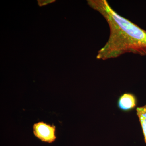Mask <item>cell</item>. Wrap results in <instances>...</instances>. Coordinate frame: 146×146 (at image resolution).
Returning a JSON list of instances; mask_svg holds the SVG:
<instances>
[{"instance_id":"1","label":"cell","mask_w":146,"mask_h":146,"mask_svg":"<svg viewBox=\"0 0 146 146\" xmlns=\"http://www.w3.org/2000/svg\"><path fill=\"white\" fill-rule=\"evenodd\" d=\"M88 5L100 13L110 29L109 39L98 52V60L117 58L126 53L146 56V31L121 16L106 0H88Z\"/></svg>"},{"instance_id":"2","label":"cell","mask_w":146,"mask_h":146,"mask_svg":"<svg viewBox=\"0 0 146 146\" xmlns=\"http://www.w3.org/2000/svg\"><path fill=\"white\" fill-rule=\"evenodd\" d=\"M33 131L35 137L42 142L52 143L56 139V127L43 121L35 123L33 126Z\"/></svg>"},{"instance_id":"3","label":"cell","mask_w":146,"mask_h":146,"mask_svg":"<svg viewBox=\"0 0 146 146\" xmlns=\"http://www.w3.org/2000/svg\"><path fill=\"white\" fill-rule=\"evenodd\" d=\"M137 104V98L132 93H124L120 96L117 101L119 109L125 112L133 110L136 108Z\"/></svg>"},{"instance_id":"4","label":"cell","mask_w":146,"mask_h":146,"mask_svg":"<svg viewBox=\"0 0 146 146\" xmlns=\"http://www.w3.org/2000/svg\"><path fill=\"white\" fill-rule=\"evenodd\" d=\"M136 110L146 144V105L142 107H137Z\"/></svg>"},{"instance_id":"5","label":"cell","mask_w":146,"mask_h":146,"mask_svg":"<svg viewBox=\"0 0 146 146\" xmlns=\"http://www.w3.org/2000/svg\"><path fill=\"white\" fill-rule=\"evenodd\" d=\"M55 1L54 0H49V1H38V4L39 6H43L47 5L48 4L54 2Z\"/></svg>"}]
</instances>
